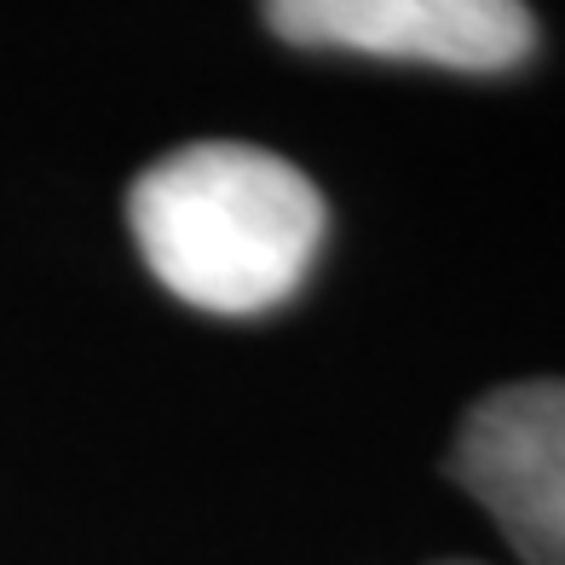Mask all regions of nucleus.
Masks as SVG:
<instances>
[{
  "instance_id": "obj_1",
  "label": "nucleus",
  "mask_w": 565,
  "mask_h": 565,
  "mask_svg": "<svg viewBox=\"0 0 565 565\" xmlns=\"http://www.w3.org/2000/svg\"><path fill=\"white\" fill-rule=\"evenodd\" d=\"M145 266L196 312L254 318L282 306L312 271L329 209L277 150L209 139L168 150L127 191Z\"/></svg>"
},
{
  "instance_id": "obj_2",
  "label": "nucleus",
  "mask_w": 565,
  "mask_h": 565,
  "mask_svg": "<svg viewBox=\"0 0 565 565\" xmlns=\"http://www.w3.org/2000/svg\"><path fill=\"white\" fill-rule=\"evenodd\" d=\"M271 35L318 53H364L497 75L531 58L536 23L525 0H260Z\"/></svg>"
},
{
  "instance_id": "obj_3",
  "label": "nucleus",
  "mask_w": 565,
  "mask_h": 565,
  "mask_svg": "<svg viewBox=\"0 0 565 565\" xmlns=\"http://www.w3.org/2000/svg\"><path fill=\"white\" fill-rule=\"evenodd\" d=\"M450 473L531 565H565V381H513L479 398Z\"/></svg>"
}]
</instances>
